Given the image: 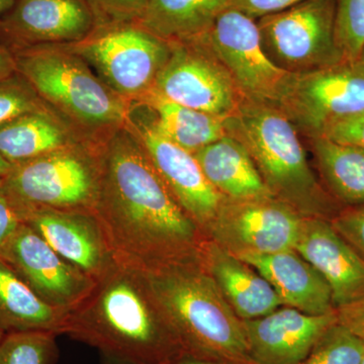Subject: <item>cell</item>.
I'll use <instances>...</instances> for the list:
<instances>
[{"instance_id": "1", "label": "cell", "mask_w": 364, "mask_h": 364, "mask_svg": "<svg viewBox=\"0 0 364 364\" xmlns=\"http://www.w3.org/2000/svg\"><path fill=\"white\" fill-rule=\"evenodd\" d=\"M95 215L114 259L144 272L200 261V228L177 202L128 124L98 144Z\"/></svg>"}, {"instance_id": "2", "label": "cell", "mask_w": 364, "mask_h": 364, "mask_svg": "<svg viewBox=\"0 0 364 364\" xmlns=\"http://www.w3.org/2000/svg\"><path fill=\"white\" fill-rule=\"evenodd\" d=\"M63 334L133 364H171L183 347L146 272L117 262L67 314Z\"/></svg>"}, {"instance_id": "3", "label": "cell", "mask_w": 364, "mask_h": 364, "mask_svg": "<svg viewBox=\"0 0 364 364\" xmlns=\"http://www.w3.org/2000/svg\"><path fill=\"white\" fill-rule=\"evenodd\" d=\"M14 56L16 71L85 142L98 145L126 124L132 102L67 46H38Z\"/></svg>"}, {"instance_id": "4", "label": "cell", "mask_w": 364, "mask_h": 364, "mask_svg": "<svg viewBox=\"0 0 364 364\" xmlns=\"http://www.w3.org/2000/svg\"><path fill=\"white\" fill-rule=\"evenodd\" d=\"M228 135L247 149L274 198L306 217L331 210V200L306 160L298 130L277 105L243 100L225 119Z\"/></svg>"}, {"instance_id": "5", "label": "cell", "mask_w": 364, "mask_h": 364, "mask_svg": "<svg viewBox=\"0 0 364 364\" xmlns=\"http://www.w3.org/2000/svg\"><path fill=\"white\" fill-rule=\"evenodd\" d=\"M146 274L183 348L240 360L251 356L243 321L200 261Z\"/></svg>"}, {"instance_id": "6", "label": "cell", "mask_w": 364, "mask_h": 364, "mask_svg": "<svg viewBox=\"0 0 364 364\" xmlns=\"http://www.w3.org/2000/svg\"><path fill=\"white\" fill-rule=\"evenodd\" d=\"M2 183L21 220L37 210L93 213L100 183L98 145L78 142L14 164Z\"/></svg>"}, {"instance_id": "7", "label": "cell", "mask_w": 364, "mask_h": 364, "mask_svg": "<svg viewBox=\"0 0 364 364\" xmlns=\"http://www.w3.org/2000/svg\"><path fill=\"white\" fill-rule=\"evenodd\" d=\"M67 47L131 102H141L153 90L171 52L169 42L138 23L97 26L86 39Z\"/></svg>"}, {"instance_id": "8", "label": "cell", "mask_w": 364, "mask_h": 364, "mask_svg": "<svg viewBox=\"0 0 364 364\" xmlns=\"http://www.w3.org/2000/svg\"><path fill=\"white\" fill-rule=\"evenodd\" d=\"M274 105L298 132L323 136L340 122L364 114V64L341 61L289 73Z\"/></svg>"}, {"instance_id": "9", "label": "cell", "mask_w": 364, "mask_h": 364, "mask_svg": "<svg viewBox=\"0 0 364 364\" xmlns=\"http://www.w3.org/2000/svg\"><path fill=\"white\" fill-rule=\"evenodd\" d=\"M256 21L268 58L287 73L342 61L335 44V0H303Z\"/></svg>"}, {"instance_id": "10", "label": "cell", "mask_w": 364, "mask_h": 364, "mask_svg": "<svg viewBox=\"0 0 364 364\" xmlns=\"http://www.w3.org/2000/svg\"><path fill=\"white\" fill-rule=\"evenodd\" d=\"M198 39L225 67L243 100L277 104L289 73L268 58L257 21L227 9L210 30Z\"/></svg>"}, {"instance_id": "11", "label": "cell", "mask_w": 364, "mask_h": 364, "mask_svg": "<svg viewBox=\"0 0 364 364\" xmlns=\"http://www.w3.org/2000/svg\"><path fill=\"white\" fill-rule=\"evenodd\" d=\"M153 92L183 107L226 117L243 102L231 76L200 39L169 42Z\"/></svg>"}, {"instance_id": "12", "label": "cell", "mask_w": 364, "mask_h": 364, "mask_svg": "<svg viewBox=\"0 0 364 364\" xmlns=\"http://www.w3.org/2000/svg\"><path fill=\"white\" fill-rule=\"evenodd\" d=\"M306 215L277 198H225L205 231L234 255L294 250Z\"/></svg>"}, {"instance_id": "13", "label": "cell", "mask_w": 364, "mask_h": 364, "mask_svg": "<svg viewBox=\"0 0 364 364\" xmlns=\"http://www.w3.org/2000/svg\"><path fill=\"white\" fill-rule=\"evenodd\" d=\"M126 124L181 208L200 229H207L225 198L208 181L195 155L161 135L142 102H132Z\"/></svg>"}, {"instance_id": "14", "label": "cell", "mask_w": 364, "mask_h": 364, "mask_svg": "<svg viewBox=\"0 0 364 364\" xmlns=\"http://www.w3.org/2000/svg\"><path fill=\"white\" fill-rule=\"evenodd\" d=\"M0 259L39 298L65 312L79 305L97 282L23 223L0 251Z\"/></svg>"}, {"instance_id": "15", "label": "cell", "mask_w": 364, "mask_h": 364, "mask_svg": "<svg viewBox=\"0 0 364 364\" xmlns=\"http://www.w3.org/2000/svg\"><path fill=\"white\" fill-rule=\"evenodd\" d=\"M97 28L86 0H16L0 20V44L9 52L73 45Z\"/></svg>"}, {"instance_id": "16", "label": "cell", "mask_w": 364, "mask_h": 364, "mask_svg": "<svg viewBox=\"0 0 364 364\" xmlns=\"http://www.w3.org/2000/svg\"><path fill=\"white\" fill-rule=\"evenodd\" d=\"M21 222L95 282L116 263L93 213L37 210L21 215Z\"/></svg>"}, {"instance_id": "17", "label": "cell", "mask_w": 364, "mask_h": 364, "mask_svg": "<svg viewBox=\"0 0 364 364\" xmlns=\"http://www.w3.org/2000/svg\"><path fill=\"white\" fill-rule=\"evenodd\" d=\"M339 321L335 312L310 315L279 308L264 317L243 321L251 358L258 364H299L326 330Z\"/></svg>"}, {"instance_id": "18", "label": "cell", "mask_w": 364, "mask_h": 364, "mask_svg": "<svg viewBox=\"0 0 364 364\" xmlns=\"http://www.w3.org/2000/svg\"><path fill=\"white\" fill-rule=\"evenodd\" d=\"M294 250L324 277L334 306L341 310L364 298V259L331 223L306 217Z\"/></svg>"}, {"instance_id": "19", "label": "cell", "mask_w": 364, "mask_h": 364, "mask_svg": "<svg viewBox=\"0 0 364 364\" xmlns=\"http://www.w3.org/2000/svg\"><path fill=\"white\" fill-rule=\"evenodd\" d=\"M264 277L282 305L310 315L334 312L332 293L324 277L296 250L235 255Z\"/></svg>"}, {"instance_id": "20", "label": "cell", "mask_w": 364, "mask_h": 364, "mask_svg": "<svg viewBox=\"0 0 364 364\" xmlns=\"http://www.w3.org/2000/svg\"><path fill=\"white\" fill-rule=\"evenodd\" d=\"M200 260L242 320L264 317L282 306L273 287L257 270L215 242L203 244Z\"/></svg>"}, {"instance_id": "21", "label": "cell", "mask_w": 364, "mask_h": 364, "mask_svg": "<svg viewBox=\"0 0 364 364\" xmlns=\"http://www.w3.org/2000/svg\"><path fill=\"white\" fill-rule=\"evenodd\" d=\"M193 155L208 181L226 200L274 198L247 149L233 136L227 134Z\"/></svg>"}, {"instance_id": "22", "label": "cell", "mask_w": 364, "mask_h": 364, "mask_svg": "<svg viewBox=\"0 0 364 364\" xmlns=\"http://www.w3.org/2000/svg\"><path fill=\"white\" fill-rule=\"evenodd\" d=\"M78 142L85 141L51 109L23 114L0 126V156L11 165Z\"/></svg>"}, {"instance_id": "23", "label": "cell", "mask_w": 364, "mask_h": 364, "mask_svg": "<svg viewBox=\"0 0 364 364\" xmlns=\"http://www.w3.org/2000/svg\"><path fill=\"white\" fill-rule=\"evenodd\" d=\"M229 7V0H148L136 21L167 42L198 39Z\"/></svg>"}, {"instance_id": "24", "label": "cell", "mask_w": 364, "mask_h": 364, "mask_svg": "<svg viewBox=\"0 0 364 364\" xmlns=\"http://www.w3.org/2000/svg\"><path fill=\"white\" fill-rule=\"evenodd\" d=\"M68 312L39 298L0 259V329L7 333L43 331L63 334Z\"/></svg>"}, {"instance_id": "25", "label": "cell", "mask_w": 364, "mask_h": 364, "mask_svg": "<svg viewBox=\"0 0 364 364\" xmlns=\"http://www.w3.org/2000/svg\"><path fill=\"white\" fill-rule=\"evenodd\" d=\"M138 102L147 105L161 135L193 154L227 135L224 117L176 104L153 91Z\"/></svg>"}, {"instance_id": "26", "label": "cell", "mask_w": 364, "mask_h": 364, "mask_svg": "<svg viewBox=\"0 0 364 364\" xmlns=\"http://www.w3.org/2000/svg\"><path fill=\"white\" fill-rule=\"evenodd\" d=\"M310 141L318 171L331 195L347 205H363L364 148L326 136Z\"/></svg>"}, {"instance_id": "27", "label": "cell", "mask_w": 364, "mask_h": 364, "mask_svg": "<svg viewBox=\"0 0 364 364\" xmlns=\"http://www.w3.org/2000/svg\"><path fill=\"white\" fill-rule=\"evenodd\" d=\"M57 336L53 332L7 333L0 341V364H55Z\"/></svg>"}, {"instance_id": "28", "label": "cell", "mask_w": 364, "mask_h": 364, "mask_svg": "<svg viewBox=\"0 0 364 364\" xmlns=\"http://www.w3.org/2000/svg\"><path fill=\"white\" fill-rule=\"evenodd\" d=\"M364 338L339 321L326 330L299 364H360Z\"/></svg>"}, {"instance_id": "29", "label": "cell", "mask_w": 364, "mask_h": 364, "mask_svg": "<svg viewBox=\"0 0 364 364\" xmlns=\"http://www.w3.org/2000/svg\"><path fill=\"white\" fill-rule=\"evenodd\" d=\"M334 37L342 61H360L364 50V0H335Z\"/></svg>"}, {"instance_id": "30", "label": "cell", "mask_w": 364, "mask_h": 364, "mask_svg": "<svg viewBox=\"0 0 364 364\" xmlns=\"http://www.w3.org/2000/svg\"><path fill=\"white\" fill-rule=\"evenodd\" d=\"M50 109L18 71L0 79V126L30 112Z\"/></svg>"}, {"instance_id": "31", "label": "cell", "mask_w": 364, "mask_h": 364, "mask_svg": "<svg viewBox=\"0 0 364 364\" xmlns=\"http://www.w3.org/2000/svg\"><path fill=\"white\" fill-rule=\"evenodd\" d=\"M97 26L136 23L147 6L148 0H86Z\"/></svg>"}, {"instance_id": "32", "label": "cell", "mask_w": 364, "mask_h": 364, "mask_svg": "<svg viewBox=\"0 0 364 364\" xmlns=\"http://www.w3.org/2000/svg\"><path fill=\"white\" fill-rule=\"evenodd\" d=\"M331 225L364 259V203L341 213Z\"/></svg>"}, {"instance_id": "33", "label": "cell", "mask_w": 364, "mask_h": 364, "mask_svg": "<svg viewBox=\"0 0 364 364\" xmlns=\"http://www.w3.org/2000/svg\"><path fill=\"white\" fill-rule=\"evenodd\" d=\"M301 1L303 0H229L228 9L240 11L252 20L257 21L263 16L289 9Z\"/></svg>"}, {"instance_id": "34", "label": "cell", "mask_w": 364, "mask_h": 364, "mask_svg": "<svg viewBox=\"0 0 364 364\" xmlns=\"http://www.w3.org/2000/svg\"><path fill=\"white\" fill-rule=\"evenodd\" d=\"M323 136L364 148V114L340 122Z\"/></svg>"}, {"instance_id": "35", "label": "cell", "mask_w": 364, "mask_h": 364, "mask_svg": "<svg viewBox=\"0 0 364 364\" xmlns=\"http://www.w3.org/2000/svg\"><path fill=\"white\" fill-rule=\"evenodd\" d=\"M21 222L18 210L4 188L0 178V251L16 231Z\"/></svg>"}, {"instance_id": "36", "label": "cell", "mask_w": 364, "mask_h": 364, "mask_svg": "<svg viewBox=\"0 0 364 364\" xmlns=\"http://www.w3.org/2000/svg\"><path fill=\"white\" fill-rule=\"evenodd\" d=\"M341 324L364 338V298L353 305L341 309Z\"/></svg>"}, {"instance_id": "37", "label": "cell", "mask_w": 364, "mask_h": 364, "mask_svg": "<svg viewBox=\"0 0 364 364\" xmlns=\"http://www.w3.org/2000/svg\"><path fill=\"white\" fill-rule=\"evenodd\" d=\"M16 72L13 53L0 44V79L9 77Z\"/></svg>"}, {"instance_id": "38", "label": "cell", "mask_w": 364, "mask_h": 364, "mask_svg": "<svg viewBox=\"0 0 364 364\" xmlns=\"http://www.w3.org/2000/svg\"><path fill=\"white\" fill-rule=\"evenodd\" d=\"M171 364H214L210 363V361L203 360V359L196 358H183L181 359H176L174 363Z\"/></svg>"}, {"instance_id": "39", "label": "cell", "mask_w": 364, "mask_h": 364, "mask_svg": "<svg viewBox=\"0 0 364 364\" xmlns=\"http://www.w3.org/2000/svg\"><path fill=\"white\" fill-rule=\"evenodd\" d=\"M16 1V0H0V20L11 11Z\"/></svg>"}, {"instance_id": "40", "label": "cell", "mask_w": 364, "mask_h": 364, "mask_svg": "<svg viewBox=\"0 0 364 364\" xmlns=\"http://www.w3.org/2000/svg\"><path fill=\"white\" fill-rule=\"evenodd\" d=\"M11 167H13V165L11 163L6 161L4 158L0 156V178H4L9 173Z\"/></svg>"}, {"instance_id": "41", "label": "cell", "mask_w": 364, "mask_h": 364, "mask_svg": "<svg viewBox=\"0 0 364 364\" xmlns=\"http://www.w3.org/2000/svg\"><path fill=\"white\" fill-rule=\"evenodd\" d=\"M102 364H133V363H126V361L119 360V359L109 358V356L102 355Z\"/></svg>"}, {"instance_id": "42", "label": "cell", "mask_w": 364, "mask_h": 364, "mask_svg": "<svg viewBox=\"0 0 364 364\" xmlns=\"http://www.w3.org/2000/svg\"><path fill=\"white\" fill-rule=\"evenodd\" d=\"M4 335H6V333L2 331L1 329H0V341H1L2 338H4Z\"/></svg>"}, {"instance_id": "43", "label": "cell", "mask_w": 364, "mask_h": 364, "mask_svg": "<svg viewBox=\"0 0 364 364\" xmlns=\"http://www.w3.org/2000/svg\"><path fill=\"white\" fill-rule=\"evenodd\" d=\"M360 61L363 62V63L364 64V50H363V56H361Z\"/></svg>"}, {"instance_id": "44", "label": "cell", "mask_w": 364, "mask_h": 364, "mask_svg": "<svg viewBox=\"0 0 364 364\" xmlns=\"http://www.w3.org/2000/svg\"><path fill=\"white\" fill-rule=\"evenodd\" d=\"M360 364H364V354H363V360H361V363Z\"/></svg>"}]
</instances>
